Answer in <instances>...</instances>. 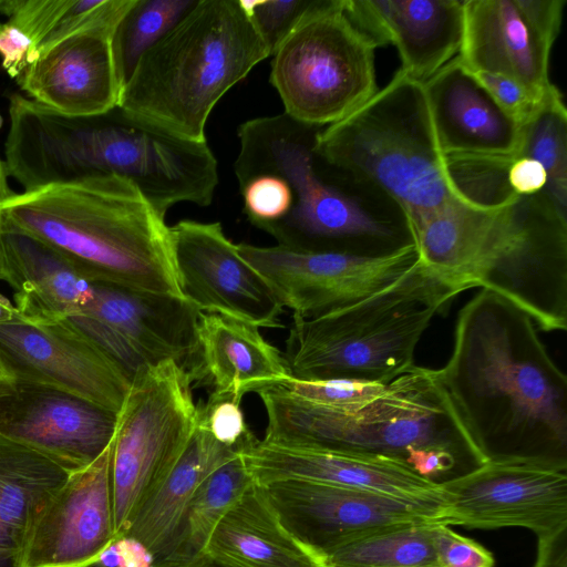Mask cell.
Wrapping results in <instances>:
<instances>
[{
  "label": "cell",
  "mask_w": 567,
  "mask_h": 567,
  "mask_svg": "<svg viewBox=\"0 0 567 567\" xmlns=\"http://www.w3.org/2000/svg\"><path fill=\"white\" fill-rule=\"evenodd\" d=\"M0 567H21V547L1 517Z\"/></svg>",
  "instance_id": "cell-43"
},
{
  "label": "cell",
  "mask_w": 567,
  "mask_h": 567,
  "mask_svg": "<svg viewBox=\"0 0 567 567\" xmlns=\"http://www.w3.org/2000/svg\"><path fill=\"white\" fill-rule=\"evenodd\" d=\"M260 486L286 528L321 559L333 548L383 529L443 524V506L302 481Z\"/></svg>",
  "instance_id": "cell-15"
},
{
  "label": "cell",
  "mask_w": 567,
  "mask_h": 567,
  "mask_svg": "<svg viewBox=\"0 0 567 567\" xmlns=\"http://www.w3.org/2000/svg\"><path fill=\"white\" fill-rule=\"evenodd\" d=\"M511 192L518 195H535L547 185V173L543 165L529 157L514 158L505 169Z\"/></svg>",
  "instance_id": "cell-40"
},
{
  "label": "cell",
  "mask_w": 567,
  "mask_h": 567,
  "mask_svg": "<svg viewBox=\"0 0 567 567\" xmlns=\"http://www.w3.org/2000/svg\"><path fill=\"white\" fill-rule=\"evenodd\" d=\"M20 318L14 305L6 296L0 293V323Z\"/></svg>",
  "instance_id": "cell-44"
},
{
  "label": "cell",
  "mask_w": 567,
  "mask_h": 567,
  "mask_svg": "<svg viewBox=\"0 0 567 567\" xmlns=\"http://www.w3.org/2000/svg\"><path fill=\"white\" fill-rule=\"evenodd\" d=\"M227 567H321L322 559L282 524L254 483L214 528L204 550Z\"/></svg>",
  "instance_id": "cell-26"
},
{
  "label": "cell",
  "mask_w": 567,
  "mask_h": 567,
  "mask_svg": "<svg viewBox=\"0 0 567 567\" xmlns=\"http://www.w3.org/2000/svg\"><path fill=\"white\" fill-rule=\"evenodd\" d=\"M436 545L442 567H494V555L476 540L439 524Z\"/></svg>",
  "instance_id": "cell-38"
},
{
  "label": "cell",
  "mask_w": 567,
  "mask_h": 567,
  "mask_svg": "<svg viewBox=\"0 0 567 567\" xmlns=\"http://www.w3.org/2000/svg\"><path fill=\"white\" fill-rule=\"evenodd\" d=\"M517 157H529L543 165L548 177L543 192L550 207L549 218L567 228V111L561 95L544 103L522 126L520 145L514 158Z\"/></svg>",
  "instance_id": "cell-31"
},
{
  "label": "cell",
  "mask_w": 567,
  "mask_h": 567,
  "mask_svg": "<svg viewBox=\"0 0 567 567\" xmlns=\"http://www.w3.org/2000/svg\"><path fill=\"white\" fill-rule=\"evenodd\" d=\"M0 281L11 288L20 318L31 322L66 319L89 307L94 298L92 281L50 246L3 218Z\"/></svg>",
  "instance_id": "cell-24"
},
{
  "label": "cell",
  "mask_w": 567,
  "mask_h": 567,
  "mask_svg": "<svg viewBox=\"0 0 567 567\" xmlns=\"http://www.w3.org/2000/svg\"><path fill=\"white\" fill-rule=\"evenodd\" d=\"M509 192L449 204L408 229L419 261L464 291L491 290L544 331L567 328L566 230L530 224Z\"/></svg>",
  "instance_id": "cell-4"
},
{
  "label": "cell",
  "mask_w": 567,
  "mask_h": 567,
  "mask_svg": "<svg viewBox=\"0 0 567 567\" xmlns=\"http://www.w3.org/2000/svg\"><path fill=\"white\" fill-rule=\"evenodd\" d=\"M533 567H567V525L537 536V554Z\"/></svg>",
  "instance_id": "cell-41"
},
{
  "label": "cell",
  "mask_w": 567,
  "mask_h": 567,
  "mask_svg": "<svg viewBox=\"0 0 567 567\" xmlns=\"http://www.w3.org/2000/svg\"><path fill=\"white\" fill-rule=\"evenodd\" d=\"M2 125H3V117H2V115L0 113V128L2 127Z\"/></svg>",
  "instance_id": "cell-48"
},
{
  "label": "cell",
  "mask_w": 567,
  "mask_h": 567,
  "mask_svg": "<svg viewBox=\"0 0 567 567\" xmlns=\"http://www.w3.org/2000/svg\"><path fill=\"white\" fill-rule=\"evenodd\" d=\"M257 394L267 416L264 441L271 444L385 456L436 483L485 463L432 369L414 365L355 405L312 402L279 385Z\"/></svg>",
  "instance_id": "cell-2"
},
{
  "label": "cell",
  "mask_w": 567,
  "mask_h": 567,
  "mask_svg": "<svg viewBox=\"0 0 567 567\" xmlns=\"http://www.w3.org/2000/svg\"><path fill=\"white\" fill-rule=\"evenodd\" d=\"M254 483L238 451L199 485L171 553L155 564L189 566L202 560L216 525Z\"/></svg>",
  "instance_id": "cell-29"
},
{
  "label": "cell",
  "mask_w": 567,
  "mask_h": 567,
  "mask_svg": "<svg viewBox=\"0 0 567 567\" xmlns=\"http://www.w3.org/2000/svg\"><path fill=\"white\" fill-rule=\"evenodd\" d=\"M313 0H240L256 29L266 42L270 55L292 30Z\"/></svg>",
  "instance_id": "cell-34"
},
{
  "label": "cell",
  "mask_w": 567,
  "mask_h": 567,
  "mask_svg": "<svg viewBox=\"0 0 567 567\" xmlns=\"http://www.w3.org/2000/svg\"><path fill=\"white\" fill-rule=\"evenodd\" d=\"M351 21L378 45L392 44L400 69L424 82L458 54L464 28L458 0H342Z\"/></svg>",
  "instance_id": "cell-23"
},
{
  "label": "cell",
  "mask_w": 567,
  "mask_h": 567,
  "mask_svg": "<svg viewBox=\"0 0 567 567\" xmlns=\"http://www.w3.org/2000/svg\"><path fill=\"white\" fill-rule=\"evenodd\" d=\"M564 6V0L463 1L457 56L470 71L506 76L540 100L560 94L550 82L549 55Z\"/></svg>",
  "instance_id": "cell-14"
},
{
  "label": "cell",
  "mask_w": 567,
  "mask_h": 567,
  "mask_svg": "<svg viewBox=\"0 0 567 567\" xmlns=\"http://www.w3.org/2000/svg\"><path fill=\"white\" fill-rule=\"evenodd\" d=\"M441 485L447 526L523 527L539 536L567 525V466L488 461Z\"/></svg>",
  "instance_id": "cell-13"
},
{
  "label": "cell",
  "mask_w": 567,
  "mask_h": 567,
  "mask_svg": "<svg viewBox=\"0 0 567 567\" xmlns=\"http://www.w3.org/2000/svg\"><path fill=\"white\" fill-rule=\"evenodd\" d=\"M69 475L40 452L0 434V517L21 553L39 511Z\"/></svg>",
  "instance_id": "cell-28"
},
{
  "label": "cell",
  "mask_w": 567,
  "mask_h": 567,
  "mask_svg": "<svg viewBox=\"0 0 567 567\" xmlns=\"http://www.w3.org/2000/svg\"><path fill=\"white\" fill-rule=\"evenodd\" d=\"M439 524L383 529L331 549L324 567H442L436 545Z\"/></svg>",
  "instance_id": "cell-30"
},
{
  "label": "cell",
  "mask_w": 567,
  "mask_h": 567,
  "mask_svg": "<svg viewBox=\"0 0 567 567\" xmlns=\"http://www.w3.org/2000/svg\"><path fill=\"white\" fill-rule=\"evenodd\" d=\"M111 461L112 443L50 496L29 529L21 567H92L101 561L117 542Z\"/></svg>",
  "instance_id": "cell-19"
},
{
  "label": "cell",
  "mask_w": 567,
  "mask_h": 567,
  "mask_svg": "<svg viewBox=\"0 0 567 567\" xmlns=\"http://www.w3.org/2000/svg\"><path fill=\"white\" fill-rule=\"evenodd\" d=\"M276 385L312 402L348 406L371 399L382 390L384 384L347 380L303 381L290 377Z\"/></svg>",
  "instance_id": "cell-36"
},
{
  "label": "cell",
  "mask_w": 567,
  "mask_h": 567,
  "mask_svg": "<svg viewBox=\"0 0 567 567\" xmlns=\"http://www.w3.org/2000/svg\"><path fill=\"white\" fill-rule=\"evenodd\" d=\"M117 413L53 386L0 378V434L45 455L69 474L112 443Z\"/></svg>",
  "instance_id": "cell-16"
},
{
  "label": "cell",
  "mask_w": 567,
  "mask_h": 567,
  "mask_svg": "<svg viewBox=\"0 0 567 567\" xmlns=\"http://www.w3.org/2000/svg\"><path fill=\"white\" fill-rule=\"evenodd\" d=\"M1 215L92 282L185 298L165 216L128 179L104 175L12 193Z\"/></svg>",
  "instance_id": "cell-3"
},
{
  "label": "cell",
  "mask_w": 567,
  "mask_h": 567,
  "mask_svg": "<svg viewBox=\"0 0 567 567\" xmlns=\"http://www.w3.org/2000/svg\"><path fill=\"white\" fill-rule=\"evenodd\" d=\"M244 212L250 223L260 228L281 219L289 210L291 194L279 176L258 174L238 183Z\"/></svg>",
  "instance_id": "cell-33"
},
{
  "label": "cell",
  "mask_w": 567,
  "mask_h": 567,
  "mask_svg": "<svg viewBox=\"0 0 567 567\" xmlns=\"http://www.w3.org/2000/svg\"><path fill=\"white\" fill-rule=\"evenodd\" d=\"M3 377L2 372L0 371V378Z\"/></svg>",
  "instance_id": "cell-49"
},
{
  "label": "cell",
  "mask_w": 567,
  "mask_h": 567,
  "mask_svg": "<svg viewBox=\"0 0 567 567\" xmlns=\"http://www.w3.org/2000/svg\"><path fill=\"white\" fill-rule=\"evenodd\" d=\"M7 177H8V175L6 172L4 163L0 158V230H1V220H2V215H1L2 205H3L4 200L13 193L10 190V188L8 186Z\"/></svg>",
  "instance_id": "cell-45"
},
{
  "label": "cell",
  "mask_w": 567,
  "mask_h": 567,
  "mask_svg": "<svg viewBox=\"0 0 567 567\" xmlns=\"http://www.w3.org/2000/svg\"><path fill=\"white\" fill-rule=\"evenodd\" d=\"M378 47L342 0H313L270 55V83L284 113L317 127L349 115L378 91Z\"/></svg>",
  "instance_id": "cell-9"
},
{
  "label": "cell",
  "mask_w": 567,
  "mask_h": 567,
  "mask_svg": "<svg viewBox=\"0 0 567 567\" xmlns=\"http://www.w3.org/2000/svg\"><path fill=\"white\" fill-rule=\"evenodd\" d=\"M313 148L328 166L382 189L406 229L439 208L473 199L442 150L423 82L401 69L357 110L319 128Z\"/></svg>",
  "instance_id": "cell-6"
},
{
  "label": "cell",
  "mask_w": 567,
  "mask_h": 567,
  "mask_svg": "<svg viewBox=\"0 0 567 567\" xmlns=\"http://www.w3.org/2000/svg\"><path fill=\"white\" fill-rule=\"evenodd\" d=\"M238 451L215 440L200 424L198 411L196 429L183 455L157 493L141 508L125 536L143 543L155 561L165 558L199 485Z\"/></svg>",
  "instance_id": "cell-27"
},
{
  "label": "cell",
  "mask_w": 567,
  "mask_h": 567,
  "mask_svg": "<svg viewBox=\"0 0 567 567\" xmlns=\"http://www.w3.org/2000/svg\"><path fill=\"white\" fill-rule=\"evenodd\" d=\"M200 424L219 443L240 449L255 435L246 424L240 401L210 393L205 404H198Z\"/></svg>",
  "instance_id": "cell-35"
},
{
  "label": "cell",
  "mask_w": 567,
  "mask_h": 567,
  "mask_svg": "<svg viewBox=\"0 0 567 567\" xmlns=\"http://www.w3.org/2000/svg\"><path fill=\"white\" fill-rule=\"evenodd\" d=\"M268 56L240 0H198L142 55L118 105L169 134L204 142L218 101Z\"/></svg>",
  "instance_id": "cell-5"
},
{
  "label": "cell",
  "mask_w": 567,
  "mask_h": 567,
  "mask_svg": "<svg viewBox=\"0 0 567 567\" xmlns=\"http://www.w3.org/2000/svg\"><path fill=\"white\" fill-rule=\"evenodd\" d=\"M239 454L258 485L302 481L367 491L416 503L444 505L441 483L385 456L271 444L256 436Z\"/></svg>",
  "instance_id": "cell-20"
},
{
  "label": "cell",
  "mask_w": 567,
  "mask_h": 567,
  "mask_svg": "<svg viewBox=\"0 0 567 567\" xmlns=\"http://www.w3.org/2000/svg\"><path fill=\"white\" fill-rule=\"evenodd\" d=\"M464 290L416 264L379 291L334 311L292 315L286 351L291 378L385 384L415 365L432 319Z\"/></svg>",
  "instance_id": "cell-7"
},
{
  "label": "cell",
  "mask_w": 567,
  "mask_h": 567,
  "mask_svg": "<svg viewBox=\"0 0 567 567\" xmlns=\"http://www.w3.org/2000/svg\"><path fill=\"white\" fill-rule=\"evenodd\" d=\"M321 567H324V566H321Z\"/></svg>",
  "instance_id": "cell-50"
},
{
  "label": "cell",
  "mask_w": 567,
  "mask_h": 567,
  "mask_svg": "<svg viewBox=\"0 0 567 567\" xmlns=\"http://www.w3.org/2000/svg\"><path fill=\"white\" fill-rule=\"evenodd\" d=\"M94 298L65 320L127 378L173 360L188 370L197 347L200 311L186 298L93 282Z\"/></svg>",
  "instance_id": "cell-11"
},
{
  "label": "cell",
  "mask_w": 567,
  "mask_h": 567,
  "mask_svg": "<svg viewBox=\"0 0 567 567\" xmlns=\"http://www.w3.org/2000/svg\"><path fill=\"white\" fill-rule=\"evenodd\" d=\"M122 18L100 23L54 44L16 79L37 103L56 112L87 116L118 105L112 37Z\"/></svg>",
  "instance_id": "cell-22"
},
{
  "label": "cell",
  "mask_w": 567,
  "mask_h": 567,
  "mask_svg": "<svg viewBox=\"0 0 567 567\" xmlns=\"http://www.w3.org/2000/svg\"><path fill=\"white\" fill-rule=\"evenodd\" d=\"M187 371L196 385L237 401L291 377L282 353L257 326L206 312L199 316L196 352Z\"/></svg>",
  "instance_id": "cell-25"
},
{
  "label": "cell",
  "mask_w": 567,
  "mask_h": 567,
  "mask_svg": "<svg viewBox=\"0 0 567 567\" xmlns=\"http://www.w3.org/2000/svg\"><path fill=\"white\" fill-rule=\"evenodd\" d=\"M0 56L3 70L14 80L39 58L33 40L8 21H0Z\"/></svg>",
  "instance_id": "cell-39"
},
{
  "label": "cell",
  "mask_w": 567,
  "mask_h": 567,
  "mask_svg": "<svg viewBox=\"0 0 567 567\" xmlns=\"http://www.w3.org/2000/svg\"><path fill=\"white\" fill-rule=\"evenodd\" d=\"M169 229L183 296L200 312L227 316L258 328L281 327L282 305L218 221L181 220Z\"/></svg>",
  "instance_id": "cell-18"
},
{
  "label": "cell",
  "mask_w": 567,
  "mask_h": 567,
  "mask_svg": "<svg viewBox=\"0 0 567 567\" xmlns=\"http://www.w3.org/2000/svg\"><path fill=\"white\" fill-rule=\"evenodd\" d=\"M197 1L133 0L112 37L113 58L122 89L142 55L164 38Z\"/></svg>",
  "instance_id": "cell-32"
},
{
  "label": "cell",
  "mask_w": 567,
  "mask_h": 567,
  "mask_svg": "<svg viewBox=\"0 0 567 567\" xmlns=\"http://www.w3.org/2000/svg\"><path fill=\"white\" fill-rule=\"evenodd\" d=\"M114 547L117 555L116 567H153L155 564L151 550L133 537H121Z\"/></svg>",
  "instance_id": "cell-42"
},
{
  "label": "cell",
  "mask_w": 567,
  "mask_h": 567,
  "mask_svg": "<svg viewBox=\"0 0 567 567\" xmlns=\"http://www.w3.org/2000/svg\"><path fill=\"white\" fill-rule=\"evenodd\" d=\"M423 84L450 164L506 169L518 152L522 126L494 102L457 54Z\"/></svg>",
  "instance_id": "cell-21"
},
{
  "label": "cell",
  "mask_w": 567,
  "mask_h": 567,
  "mask_svg": "<svg viewBox=\"0 0 567 567\" xmlns=\"http://www.w3.org/2000/svg\"><path fill=\"white\" fill-rule=\"evenodd\" d=\"M3 375L74 393L118 414L128 378L65 319L0 323Z\"/></svg>",
  "instance_id": "cell-17"
},
{
  "label": "cell",
  "mask_w": 567,
  "mask_h": 567,
  "mask_svg": "<svg viewBox=\"0 0 567 567\" xmlns=\"http://www.w3.org/2000/svg\"><path fill=\"white\" fill-rule=\"evenodd\" d=\"M153 567H181V566H174V565H163V564H154Z\"/></svg>",
  "instance_id": "cell-47"
},
{
  "label": "cell",
  "mask_w": 567,
  "mask_h": 567,
  "mask_svg": "<svg viewBox=\"0 0 567 567\" xmlns=\"http://www.w3.org/2000/svg\"><path fill=\"white\" fill-rule=\"evenodd\" d=\"M319 128L284 112L251 118L238 127L239 152L234 164L238 183L271 174L282 178L291 194L288 213L259 229L277 245L302 251L346 252L343 244L352 239L391 238L386 225L320 174L313 148Z\"/></svg>",
  "instance_id": "cell-8"
},
{
  "label": "cell",
  "mask_w": 567,
  "mask_h": 567,
  "mask_svg": "<svg viewBox=\"0 0 567 567\" xmlns=\"http://www.w3.org/2000/svg\"><path fill=\"white\" fill-rule=\"evenodd\" d=\"M204 567H227V566H224L221 564H218V563H215L213 560H210L208 558V560L206 561V564L204 565Z\"/></svg>",
  "instance_id": "cell-46"
},
{
  "label": "cell",
  "mask_w": 567,
  "mask_h": 567,
  "mask_svg": "<svg viewBox=\"0 0 567 567\" xmlns=\"http://www.w3.org/2000/svg\"><path fill=\"white\" fill-rule=\"evenodd\" d=\"M193 380L166 360L138 371L117 414L111 480L114 529L125 536L183 455L198 421Z\"/></svg>",
  "instance_id": "cell-10"
},
{
  "label": "cell",
  "mask_w": 567,
  "mask_h": 567,
  "mask_svg": "<svg viewBox=\"0 0 567 567\" xmlns=\"http://www.w3.org/2000/svg\"><path fill=\"white\" fill-rule=\"evenodd\" d=\"M435 374L485 462L567 466V379L522 308L481 289L460 310Z\"/></svg>",
  "instance_id": "cell-1"
},
{
  "label": "cell",
  "mask_w": 567,
  "mask_h": 567,
  "mask_svg": "<svg viewBox=\"0 0 567 567\" xmlns=\"http://www.w3.org/2000/svg\"><path fill=\"white\" fill-rule=\"evenodd\" d=\"M240 256L269 284L292 315L318 317L389 286L417 261L412 243L378 256L302 251L279 245L237 244Z\"/></svg>",
  "instance_id": "cell-12"
},
{
  "label": "cell",
  "mask_w": 567,
  "mask_h": 567,
  "mask_svg": "<svg viewBox=\"0 0 567 567\" xmlns=\"http://www.w3.org/2000/svg\"><path fill=\"white\" fill-rule=\"evenodd\" d=\"M470 71V70H468ZM494 102L517 124L523 126L547 101L561 95L540 100L519 83L494 73L470 71Z\"/></svg>",
  "instance_id": "cell-37"
}]
</instances>
